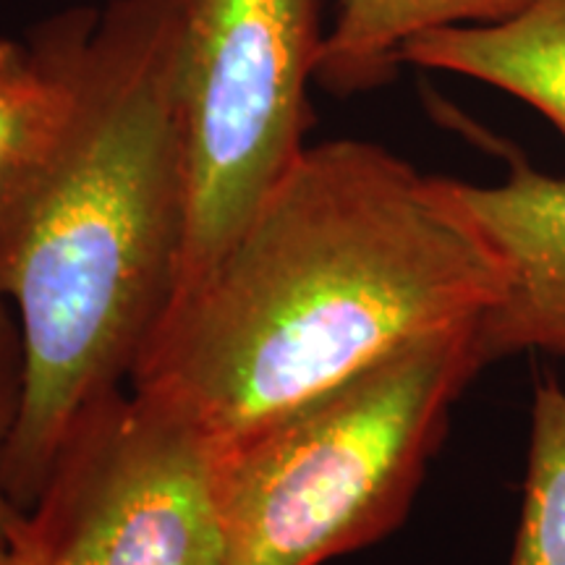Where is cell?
<instances>
[{"label": "cell", "mask_w": 565, "mask_h": 565, "mask_svg": "<svg viewBox=\"0 0 565 565\" xmlns=\"http://www.w3.org/2000/svg\"><path fill=\"white\" fill-rule=\"evenodd\" d=\"M97 13L95 6H76L38 21L24 38H0V196L66 116Z\"/></svg>", "instance_id": "ba28073f"}, {"label": "cell", "mask_w": 565, "mask_h": 565, "mask_svg": "<svg viewBox=\"0 0 565 565\" xmlns=\"http://www.w3.org/2000/svg\"><path fill=\"white\" fill-rule=\"evenodd\" d=\"M511 565H565V385L534 387L532 437Z\"/></svg>", "instance_id": "30bf717a"}, {"label": "cell", "mask_w": 565, "mask_h": 565, "mask_svg": "<svg viewBox=\"0 0 565 565\" xmlns=\"http://www.w3.org/2000/svg\"><path fill=\"white\" fill-rule=\"evenodd\" d=\"M532 0H338L324 32L317 84L333 95L383 87L398 74L408 42L450 26L500 24Z\"/></svg>", "instance_id": "9c48e42d"}, {"label": "cell", "mask_w": 565, "mask_h": 565, "mask_svg": "<svg viewBox=\"0 0 565 565\" xmlns=\"http://www.w3.org/2000/svg\"><path fill=\"white\" fill-rule=\"evenodd\" d=\"M24 513L66 565H225L212 437L131 387L76 422Z\"/></svg>", "instance_id": "5b68a950"}, {"label": "cell", "mask_w": 565, "mask_h": 565, "mask_svg": "<svg viewBox=\"0 0 565 565\" xmlns=\"http://www.w3.org/2000/svg\"><path fill=\"white\" fill-rule=\"evenodd\" d=\"M500 294L503 267L440 175L374 141H320L175 294L129 387L217 443Z\"/></svg>", "instance_id": "6da1fadb"}, {"label": "cell", "mask_w": 565, "mask_h": 565, "mask_svg": "<svg viewBox=\"0 0 565 565\" xmlns=\"http://www.w3.org/2000/svg\"><path fill=\"white\" fill-rule=\"evenodd\" d=\"M440 179L503 267V294L477 320L484 364L519 351L565 359V179L526 160L492 186Z\"/></svg>", "instance_id": "8992f818"}, {"label": "cell", "mask_w": 565, "mask_h": 565, "mask_svg": "<svg viewBox=\"0 0 565 565\" xmlns=\"http://www.w3.org/2000/svg\"><path fill=\"white\" fill-rule=\"evenodd\" d=\"M189 0H110L66 116L0 196V301L24 345L6 450L30 511L76 422L129 387L179 291L186 254L181 55Z\"/></svg>", "instance_id": "7a4b0ae2"}, {"label": "cell", "mask_w": 565, "mask_h": 565, "mask_svg": "<svg viewBox=\"0 0 565 565\" xmlns=\"http://www.w3.org/2000/svg\"><path fill=\"white\" fill-rule=\"evenodd\" d=\"M21 395H24V345H21V328L11 303L0 301V532L21 513L11 503L3 479L6 450H9L13 427L19 422Z\"/></svg>", "instance_id": "8fae6325"}, {"label": "cell", "mask_w": 565, "mask_h": 565, "mask_svg": "<svg viewBox=\"0 0 565 565\" xmlns=\"http://www.w3.org/2000/svg\"><path fill=\"white\" fill-rule=\"evenodd\" d=\"M482 366L458 324L212 443L225 565H322L393 534Z\"/></svg>", "instance_id": "3957f363"}, {"label": "cell", "mask_w": 565, "mask_h": 565, "mask_svg": "<svg viewBox=\"0 0 565 565\" xmlns=\"http://www.w3.org/2000/svg\"><path fill=\"white\" fill-rule=\"evenodd\" d=\"M322 40V0H189L179 84L189 225L179 291L221 257L309 147Z\"/></svg>", "instance_id": "277c9868"}, {"label": "cell", "mask_w": 565, "mask_h": 565, "mask_svg": "<svg viewBox=\"0 0 565 565\" xmlns=\"http://www.w3.org/2000/svg\"><path fill=\"white\" fill-rule=\"evenodd\" d=\"M0 565H66L34 532L26 513L21 511L0 532Z\"/></svg>", "instance_id": "7c38bea8"}, {"label": "cell", "mask_w": 565, "mask_h": 565, "mask_svg": "<svg viewBox=\"0 0 565 565\" xmlns=\"http://www.w3.org/2000/svg\"><path fill=\"white\" fill-rule=\"evenodd\" d=\"M401 63L505 92L545 116L565 139V0H532L500 24L429 32L408 42Z\"/></svg>", "instance_id": "52a82bcc"}]
</instances>
